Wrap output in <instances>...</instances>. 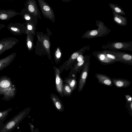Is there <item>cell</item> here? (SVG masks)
<instances>
[{
    "label": "cell",
    "instance_id": "1",
    "mask_svg": "<svg viewBox=\"0 0 132 132\" xmlns=\"http://www.w3.org/2000/svg\"><path fill=\"white\" fill-rule=\"evenodd\" d=\"M47 34H44L42 31L38 32L36 31L37 39L35 47V52L36 54L40 56L47 55L48 58L51 60V43L50 36L52 34L47 28Z\"/></svg>",
    "mask_w": 132,
    "mask_h": 132
},
{
    "label": "cell",
    "instance_id": "2",
    "mask_svg": "<svg viewBox=\"0 0 132 132\" xmlns=\"http://www.w3.org/2000/svg\"><path fill=\"white\" fill-rule=\"evenodd\" d=\"M31 108H26L0 126V132H11L29 114Z\"/></svg>",
    "mask_w": 132,
    "mask_h": 132
},
{
    "label": "cell",
    "instance_id": "3",
    "mask_svg": "<svg viewBox=\"0 0 132 132\" xmlns=\"http://www.w3.org/2000/svg\"><path fill=\"white\" fill-rule=\"evenodd\" d=\"M16 92L15 85L10 78L4 76L0 77V95H4L3 99L7 101L13 98Z\"/></svg>",
    "mask_w": 132,
    "mask_h": 132
},
{
    "label": "cell",
    "instance_id": "4",
    "mask_svg": "<svg viewBox=\"0 0 132 132\" xmlns=\"http://www.w3.org/2000/svg\"><path fill=\"white\" fill-rule=\"evenodd\" d=\"M96 25L98 27L97 29L87 31L83 34L81 37L83 38L90 39L102 37L108 35L111 31L101 21L96 20Z\"/></svg>",
    "mask_w": 132,
    "mask_h": 132
},
{
    "label": "cell",
    "instance_id": "5",
    "mask_svg": "<svg viewBox=\"0 0 132 132\" xmlns=\"http://www.w3.org/2000/svg\"><path fill=\"white\" fill-rule=\"evenodd\" d=\"M92 54L104 65L110 64L116 62H120L119 59L113 54L111 50H105L94 51Z\"/></svg>",
    "mask_w": 132,
    "mask_h": 132
},
{
    "label": "cell",
    "instance_id": "6",
    "mask_svg": "<svg viewBox=\"0 0 132 132\" xmlns=\"http://www.w3.org/2000/svg\"><path fill=\"white\" fill-rule=\"evenodd\" d=\"M102 48L105 50L108 49L109 50H123L132 51V41H115L111 43L108 42L107 43L102 45Z\"/></svg>",
    "mask_w": 132,
    "mask_h": 132
},
{
    "label": "cell",
    "instance_id": "7",
    "mask_svg": "<svg viewBox=\"0 0 132 132\" xmlns=\"http://www.w3.org/2000/svg\"><path fill=\"white\" fill-rule=\"evenodd\" d=\"M85 63L82 69V71L79 81L78 90V92H81L85 85L89 71L90 57V55H85Z\"/></svg>",
    "mask_w": 132,
    "mask_h": 132
},
{
    "label": "cell",
    "instance_id": "8",
    "mask_svg": "<svg viewBox=\"0 0 132 132\" xmlns=\"http://www.w3.org/2000/svg\"><path fill=\"white\" fill-rule=\"evenodd\" d=\"M42 13L44 17L53 23L55 22V16L51 6L44 0H37Z\"/></svg>",
    "mask_w": 132,
    "mask_h": 132
},
{
    "label": "cell",
    "instance_id": "9",
    "mask_svg": "<svg viewBox=\"0 0 132 132\" xmlns=\"http://www.w3.org/2000/svg\"><path fill=\"white\" fill-rule=\"evenodd\" d=\"M89 45H86L80 49L73 53L69 59L64 63V66L65 67H69L72 65L76 60L80 56L83 55L86 50H89Z\"/></svg>",
    "mask_w": 132,
    "mask_h": 132
},
{
    "label": "cell",
    "instance_id": "10",
    "mask_svg": "<svg viewBox=\"0 0 132 132\" xmlns=\"http://www.w3.org/2000/svg\"><path fill=\"white\" fill-rule=\"evenodd\" d=\"M113 54L119 59L120 62L132 65L131 54L117 51L111 50Z\"/></svg>",
    "mask_w": 132,
    "mask_h": 132
},
{
    "label": "cell",
    "instance_id": "11",
    "mask_svg": "<svg viewBox=\"0 0 132 132\" xmlns=\"http://www.w3.org/2000/svg\"><path fill=\"white\" fill-rule=\"evenodd\" d=\"M27 10L34 16L41 19L40 13L35 0H29L26 3Z\"/></svg>",
    "mask_w": 132,
    "mask_h": 132
},
{
    "label": "cell",
    "instance_id": "12",
    "mask_svg": "<svg viewBox=\"0 0 132 132\" xmlns=\"http://www.w3.org/2000/svg\"><path fill=\"white\" fill-rule=\"evenodd\" d=\"M53 68L55 71L56 89L60 96L62 97L63 96V81L60 76L59 69L55 66H54Z\"/></svg>",
    "mask_w": 132,
    "mask_h": 132
},
{
    "label": "cell",
    "instance_id": "13",
    "mask_svg": "<svg viewBox=\"0 0 132 132\" xmlns=\"http://www.w3.org/2000/svg\"><path fill=\"white\" fill-rule=\"evenodd\" d=\"M95 76L97 79L99 83L109 87L113 86V84L111 79L107 75L100 73H96Z\"/></svg>",
    "mask_w": 132,
    "mask_h": 132
},
{
    "label": "cell",
    "instance_id": "14",
    "mask_svg": "<svg viewBox=\"0 0 132 132\" xmlns=\"http://www.w3.org/2000/svg\"><path fill=\"white\" fill-rule=\"evenodd\" d=\"M111 79L113 84L118 88H126L129 86L131 84L130 81L124 79L113 78Z\"/></svg>",
    "mask_w": 132,
    "mask_h": 132
},
{
    "label": "cell",
    "instance_id": "15",
    "mask_svg": "<svg viewBox=\"0 0 132 132\" xmlns=\"http://www.w3.org/2000/svg\"><path fill=\"white\" fill-rule=\"evenodd\" d=\"M50 97L56 109L59 112H62L64 109V106L59 98L54 94H51Z\"/></svg>",
    "mask_w": 132,
    "mask_h": 132
},
{
    "label": "cell",
    "instance_id": "16",
    "mask_svg": "<svg viewBox=\"0 0 132 132\" xmlns=\"http://www.w3.org/2000/svg\"><path fill=\"white\" fill-rule=\"evenodd\" d=\"M112 12L113 15V20L117 24L122 26L127 25V21L126 17L117 13L112 10Z\"/></svg>",
    "mask_w": 132,
    "mask_h": 132
},
{
    "label": "cell",
    "instance_id": "17",
    "mask_svg": "<svg viewBox=\"0 0 132 132\" xmlns=\"http://www.w3.org/2000/svg\"><path fill=\"white\" fill-rule=\"evenodd\" d=\"M15 57V55L12 54L0 59V71L10 64Z\"/></svg>",
    "mask_w": 132,
    "mask_h": 132
},
{
    "label": "cell",
    "instance_id": "18",
    "mask_svg": "<svg viewBox=\"0 0 132 132\" xmlns=\"http://www.w3.org/2000/svg\"><path fill=\"white\" fill-rule=\"evenodd\" d=\"M85 63V59L84 56L81 59L76 63L73 68L72 69L71 71L74 76H76L77 72L79 73L80 71L82 69Z\"/></svg>",
    "mask_w": 132,
    "mask_h": 132
},
{
    "label": "cell",
    "instance_id": "19",
    "mask_svg": "<svg viewBox=\"0 0 132 132\" xmlns=\"http://www.w3.org/2000/svg\"><path fill=\"white\" fill-rule=\"evenodd\" d=\"M27 33V46L29 51H32L35 47L34 43V35L28 33Z\"/></svg>",
    "mask_w": 132,
    "mask_h": 132
},
{
    "label": "cell",
    "instance_id": "20",
    "mask_svg": "<svg viewBox=\"0 0 132 132\" xmlns=\"http://www.w3.org/2000/svg\"><path fill=\"white\" fill-rule=\"evenodd\" d=\"M26 23V32L34 35V36L36 35V30H37L36 26L31 22L29 21H27Z\"/></svg>",
    "mask_w": 132,
    "mask_h": 132
},
{
    "label": "cell",
    "instance_id": "21",
    "mask_svg": "<svg viewBox=\"0 0 132 132\" xmlns=\"http://www.w3.org/2000/svg\"><path fill=\"white\" fill-rule=\"evenodd\" d=\"M109 5L112 10L117 13L121 15H126L124 10L118 5L112 3H109Z\"/></svg>",
    "mask_w": 132,
    "mask_h": 132
},
{
    "label": "cell",
    "instance_id": "22",
    "mask_svg": "<svg viewBox=\"0 0 132 132\" xmlns=\"http://www.w3.org/2000/svg\"><path fill=\"white\" fill-rule=\"evenodd\" d=\"M24 16L26 20L33 23L36 26L38 22V17L34 16L30 13L27 9L26 10V13L24 14Z\"/></svg>",
    "mask_w": 132,
    "mask_h": 132
},
{
    "label": "cell",
    "instance_id": "23",
    "mask_svg": "<svg viewBox=\"0 0 132 132\" xmlns=\"http://www.w3.org/2000/svg\"><path fill=\"white\" fill-rule=\"evenodd\" d=\"M65 82L70 87L72 91L76 88L77 81L75 77L73 78H69L65 80Z\"/></svg>",
    "mask_w": 132,
    "mask_h": 132
},
{
    "label": "cell",
    "instance_id": "24",
    "mask_svg": "<svg viewBox=\"0 0 132 132\" xmlns=\"http://www.w3.org/2000/svg\"><path fill=\"white\" fill-rule=\"evenodd\" d=\"M12 110V109L9 108L5 110L0 111V123H3L9 113Z\"/></svg>",
    "mask_w": 132,
    "mask_h": 132
},
{
    "label": "cell",
    "instance_id": "25",
    "mask_svg": "<svg viewBox=\"0 0 132 132\" xmlns=\"http://www.w3.org/2000/svg\"><path fill=\"white\" fill-rule=\"evenodd\" d=\"M62 56L61 51L60 47H57L54 52L55 62L56 63L59 62L61 59Z\"/></svg>",
    "mask_w": 132,
    "mask_h": 132
},
{
    "label": "cell",
    "instance_id": "26",
    "mask_svg": "<svg viewBox=\"0 0 132 132\" xmlns=\"http://www.w3.org/2000/svg\"><path fill=\"white\" fill-rule=\"evenodd\" d=\"M72 92L71 89L67 84H66L63 86V94L67 95H70L71 94Z\"/></svg>",
    "mask_w": 132,
    "mask_h": 132
},
{
    "label": "cell",
    "instance_id": "27",
    "mask_svg": "<svg viewBox=\"0 0 132 132\" xmlns=\"http://www.w3.org/2000/svg\"><path fill=\"white\" fill-rule=\"evenodd\" d=\"M125 98L127 102L128 103H130L132 102L131 97V96L128 95H125Z\"/></svg>",
    "mask_w": 132,
    "mask_h": 132
},
{
    "label": "cell",
    "instance_id": "28",
    "mask_svg": "<svg viewBox=\"0 0 132 132\" xmlns=\"http://www.w3.org/2000/svg\"><path fill=\"white\" fill-rule=\"evenodd\" d=\"M29 125H30V128L31 132H34V126L32 123H29Z\"/></svg>",
    "mask_w": 132,
    "mask_h": 132
},
{
    "label": "cell",
    "instance_id": "29",
    "mask_svg": "<svg viewBox=\"0 0 132 132\" xmlns=\"http://www.w3.org/2000/svg\"><path fill=\"white\" fill-rule=\"evenodd\" d=\"M7 17V15L5 14H2L0 15V19L2 20H4L6 19Z\"/></svg>",
    "mask_w": 132,
    "mask_h": 132
},
{
    "label": "cell",
    "instance_id": "30",
    "mask_svg": "<svg viewBox=\"0 0 132 132\" xmlns=\"http://www.w3.org/2000/svg\"><path fill=\"white\" fill-rule=\"evenodd\" d=\"M34 132H39V131L38 128H36L35 129Z\"/></svg>",
    "mask_w": 132,
    "mask_h": 132
},
{
    "label": "cell",
    "instance_id": "31",
    "mask_svg": "<svg viewBox=\"0 0 132 132\" xmlns=\"http://www.w3.org/2000/svg\"><path fill=\"white\" fill-rule=\"evenodd\" d=\"M2 44H0V51L2 49Z\"/></svg>",
    "mask_w": 132,
    "mask_h": 132
},
{
    "label": "cell",
    "instance_id": "32",
    "mask_svg": "<svg viewBox=\"0 0 132 132\" xmlns=\"http://www.w3.org/2000/svg\"><path fill=\"white\" fill-rule=\"evenodd\" d=\"M3 123H0V126H1L2 124Z\"/></svg>",
    "mask_w": 132,
    "mask_h": 132
}]
</instances>
